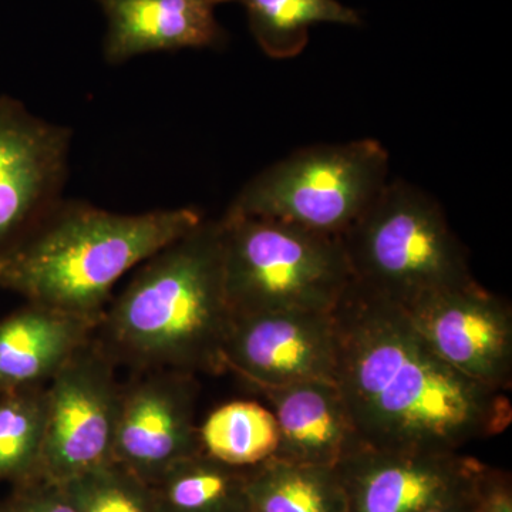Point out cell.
Instances as JSON below:
<instances>
[{"mask_svg": "<svg viewBox=\"0 0 512 512\" xmlns=\"http://www.w3.org/2000/svg\"><path fill=\"white\" fill-rule=\"evenodd\" d=\"M220 221L232 315L332 312L352 284L340 237L228 211Z\"/></svg>", "mask_w": 512, "mask_h": 512, "instance_id": "cell-4", "label": "cell"}, {"mask_svg": "<svg viewBox=\"0 0 512 512\" xmlns=\"http://www.w3.org/2000/svg\"><path fill=\"white\" fill-rule=\"evenodd\" d=\"M484 464L461 451L360 444L336 464L348 512H423L474 493Z\"/></svg>", "mask_w": 512, "mask_h": 512, "instance_id": "cell-11", "label": "cell"}, {"mask_svg": "<svg viewBox=\"0 0 512 512\" xmlns=\"http://www.w3.org/2000/svg\"><path fill=\"white\" fill-rule=\"evenodd\" d=\"M151 488L158 512H251L247 468L204 453L175 464Z\"/></svg>", "mask_w": 512, "mask_h": 512, "instance_id": "cell-17", "label": "cell"}, {"mask_svg": "<svg viewBox=\"0 0 512 512\" xmlns=\"http://www.w3.org/2000/svg\"><path fill=\"white\" fill-rule=\"evenodd\" d=\"M73 131L0 96V268L62 200Z\"/></svg>", "mask_w": 512, "mask_h": 512, "instance_id": "cell-8", "label": "cell"}, {"mask_svg": "<svg viewBox=\"0 0 512 512\" xmlns=\"http://www.w3.org/2000/svg\"><path fill=\"white\" fill-rule=\"evenodd\" d=\"M476 512H512L510 473L484 464L476 481Z\"/></svg>", "mask_w": 512, "mask_h": 512, "instance_id": "cell-23", "label": "cell"}, {"mask_svg": "<svg viewBox=\"0 0 512 512\" xmlns=\"http://www.w3.org/2000/svg\"><path fill=\"white\" fill-rule=\"evenodd\" d=\"M46 419V386L0 393V487L40 476Z\"/></svg>", "mask_w": 512, "mask_h": 512, "instance_id": "cell-20", "label": "cell"}, {"mask_svg": "<svg viewBox=\"0 0 512 512\" xmlns=\"http://www.w3.org/2000/svg\"><path fill=\"white\" fill-rule=\"evenodd\" d=\"M107 19L103 55L119 66L133 57L221 49L228 35L215 9L229 0H96Z\"/></svg>", "mask_w": 512, "mask_h": 512, "instance_id": "cell-13", "label": "cell"}, {"mask_svg": "<svg viewBox=\"0 0 512 512\" xmlns=\"http://www.w3.org/2000/svg\"><path fill=\"white\" fill-rule=\"evenodd\" d=\"M117 367L93 336L47 383L40 476L69 483L113 461L121 399Z\"/></svg>", "mask_w": 512, "mask_h": 512, "instance_id": "cell-7", "label": "cell"}, {"mask_svg": "<svg viewBox=\"0 0 512 512\" xmlns=\"http://www.w3.org/2000/svg\"><path fill=\"white\" fill-rule=\"evenodd\" d=\"M97 323L26 302L0 318V393L47 386Z\"/></svg>", "mask_w": 512, "mask_h": 512, "instance_id": "cell-15", "label": "cell"}, {"mask_svg": "<svg viewBox=\"0 0 512 512\" xmlns=\"http://www.w3.org/2000/svg\"><path fill=\"white\" fill-rule=\"evenodd\" d=\"M268 402L279 430L275 457L336 467L362 444L335 380L254 387Z\"/></svg>", "mask_w": 512, "mask_h": 512, "instance_id": "cell-14", "label": "cell"}, {"mask_svg": "<svg viewBox=\"0 0 512 512\" xmlns=\"http://www.w3.org/2000/svg\"><path fill=\"white\" fill-rule=\"evenodd\" d=\"M423 512H476V488H474V493L468 497Z\"/></svg>", "mask_w": 512, "mask_h": 512, "instance_id": "cell-24", "label": "cell"}, {"mask_svg": "<svg viewBox=\"0 0 512 512\" xmlns=\"http://www.w3.org/2000/svg\"><path fill=\"white\" fill-rule=\"evenodd\" d=\"M0 512H79L66 484L46 477L12 485L0 495Z\"/></svg>", "mask_w": 512, "mask_h": 512, "instance_id": "cell-22", "label": "cell"}, {"mask_svg": "<svg viewBox=\"0 0 512 512\" xmlns=\"http://www.w3.org/2000/svg\"><path fill=\"white\" fill-rule=\"evenodd\" d=\"M244 6L249 30L262 52L272 59L301 55L309 30L320 23L360 26L355 9L339 0H229Z\"/></svg>", "mask_w": 512, "mask_h": 512, "instance_id": "cell-18", "label": "cell"}, {"mask_svg": "<svg viewBox=\"0 0 512 512\" xmlns=\"http://www.w3.org/2000/svg\"><path fill=\"white\" fill-rule=\"evenodd\" d=\"M403 309L420 338L446 365L490 389L511 390L510 302L474 279L424 293Z\"/></svg>", "mask_w": 512, "mask_h": 512, "instance_id": "cell-9", "label": "cell"}, {"mask_svg": "<svg viewBox=\"0 0 512 512\" xmlns=\"http://www.w3.org/2000/svg\"><path fill=\"white\" fill-rule=\"evenodd\" d=\"M197 376L181 370H141L121 383L113 463L153 485L175 464L202 453Z\"/></svg>", "mask_w": 512, "mask_h": 512, "instance_id": "cell-10", "label": "cell"}, {"mask_svg": "<svg viewBox=\"0 0 512 512\" xmlns=\"http://www.w3.org/2000/svg\"><path fill=\"white\" fill-rule=\"evenodd\" d=\"M332 316L335 382L366 446L461 451L510 427L508 394L446 365L402 306L352 281Z\"/></svg>", "mask_w": 512, "mask_h": 512, "instance_id": "cell-1", "label": "cell"}, {"mask_svg": "<svg viewBox=\"0 0 512 512\" xmlns=\"http://www.w3.org/2000/svg\"><path fill=\"white\" fill-rule=\"evenodd\" d=\"M64 484L79 512H158L151 485L113 461Z\"/></svg>", "mask_w": 512, "mask_h": 512, "instance_id": "cell-21", "label": "cell"}, {"mask_svg": "<svg viewBox=\"0 0 512 512\" xmlns=\"http://www.w3.org/2000/svg\"><path fill=\"white\" fill-rule=\"evenodd\" d=\"M224 365L254 387L335 380L336 332L332 312L232 315Z\"/></svg>", "mask_w": 512, "mask_h": 512, "instance_id": "cell-12", "label": "cell"}, {"mask_svg": "<svg viewBox=\"0 0 512 512\" xmlns=\"http://www.w3.org/2000/svg\"><path fill=\"white\" fill-rule=\"evenodd\" d=\"M204 218L191 207L120 214L62 198L0 268V289L99 325L117 282Z\"/></svg>", "mask_w": 512, "mask_h": 512, "instance_id": "cell-3", "label": "cell"}, {"mask_svg": "<svg viewBox=\"0 0 512 512\" xmlns=\"http://www.w3.org/2000/svg\"><path fill=\"white\" fill-rule=\"evenodd\" d=\"M251 512H348L335 467L272 457L247 468Z\"/></svg>", "mask_w": 512, "mask_h": 512, "instance_id": "cell-16", "label": "cell"}, {"mask_svg": "<svg viewBox=\"0 0 512 512\" xmlns=\"http://www.w3.org/2000/svg\"><path fill=\"white\" fill-rule=\"evenodd\" d=\"M202 453L227 466L251 468L275 457L279 430L269 407L235 400L217 407L200 426Z\"/></svg>", "mask_w": 512, "mask_h": 512, "instance_id": "cell-19", "label": "cell"}, {"mask_svg": "<svg viewBox=\"0 0 512 512\" xmlns=\"http://www.w3.org/2000/svg\"><path fill=\"white\" fill-rule=\"evenodd\" d=\"M340 238L353 281L402 308L476 279L439 202L404 180L384 185Z\"/></svg>", "mask_w": 512, "mask_h": 512, "instance_id": "cell-5", "label": "cell"}, {"mask_svg": "<svg viewBox=\"0 0 512 512\" xmlns=\"http://www.w3.org/2000/svg\"><path fill=\"white\" fill-rule=\"evenodd\" d=\"M387 177L389 153L372 138L303 148L251 178L227 211L342 237Z\"/></svg>", "mask_w": 512, "mask_h": 512, "instance_id": "cell-6", "label": "cell"}, {"mask_svg": "<svg viewBox=\"0 0 512 512\" xmlns=\"http://www.w3.org/2000/svg\"><path fill=\"white\" fill-rule=\"evenodd\" d=\"M232 312L220 220H207L137 266L101 316L94 339L117 366L227 373Z\"/></svg>", "mask_w": 512, "mask_h": 512, "instance_id": "cell-2", "label": "cell"}]
</instances>
